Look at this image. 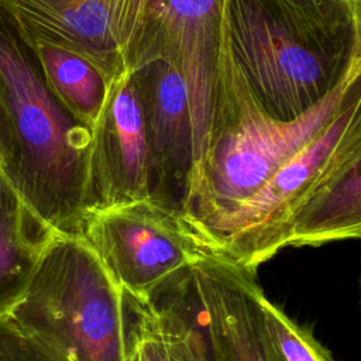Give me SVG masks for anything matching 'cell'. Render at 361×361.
Segmentation results:
<instances>
[{
  "label": "cell",
  "mask_w": 361,
  "mask_h": 361,
  "mask_svg": "<svg viewBox=\"0 0 361 361\" xmlns=\"http://www.w3.org/2000/svg\"><path fill=\"white\" fill-rule=\"evenodd\" d=\"M230 54L261 107L290 121L361 66V0H224Z\"/></svg>",
  "instance_id": "1"
},
{
  "label": "cell",
  "mask_w": 361,
  "mask_h": 361,
  "mask_svg": "<svg viewBox=\"0 0 361 361\" xmlns=\"http://www.w3.org/2000/svg\"><path fill=\"white\" fill-rule=\"evenodd\" d=\"M360 79L361 66L353 69L324 99L299 117L290 121L272 118L237 68L223 21L207 148L189 179L180 206L206 240L324 133L361 90Z\"/></svg>",
  "instance_id": "2"
},
{
  "label": "cell",
  "mask_w": 361,
  "mask_h": 361,
  "mask_svg": "<svg viewBox=\"0 0 361 361\" xmlns=\"http://www.w3.org/2000/svg\"><path fill=\"white\" fill-rule=\"evenodd\" d=\"M92 131L55 100L34 51L0 8V171L49 230L80 234Z\"/></svg>",
  "instance_id": "3"
},
{
  "label": "cell",
  "mask_w": 361,
  "mask_h": 361,
  "mask_svg": "<svg viewBox=\"0 0 361 361\" xmlns=\"http://www.w3.org/2000/svg\"><path fill=\"white\" fill-rule=\"evenodd\" d=\"M10 317L65 361H126L124 292L82 234H49Z\"/></svg>",
  "instance_id": "4"
},
{
  "label": "cell",
  "mask_w": 361,
  "mask_h": 361,
  "mask_svg": "<svg viewBox=\"0 0 361 361\" xmlns=\"http://www.w3.org/2000/svg\"><path fill=\"white\" fill-rule=\"evenodd\" d=\"M360 162L361 90L320 137L209 234L212 251L257 272L286 247L295 217L317 190Z\"/></svg>",
  "instance_id": "5"
},
{
  "label": "cell",
  "mask_w": 361,
  "mask_h": 361,
  "mask_svg": "<svg viewBox=\"0 0 361 361\" xmlns=\"http://www.w3.org/2000/svg\"><path fill=\"white\" fill-rule=\"evenodd\" d=\"M80 234L135 300H157L213 252L179 206L154 197L92 209Z\"/></svg>",
  "instance_id": "6"
},
{
  "label": "cell",
  "mask_w": 361,
  "mask_h": 361,
  "mask_svg": "<svg viewBox=\"0 0 361 361\" xmlns=\"http://www.w3.org/2000/svg\"><path fill=\"white\" fill-rule=\"evenodd\" d=\"M152 0H0L28 47L49 44L97 69L107 86L130 69Z\"/></svg>",
  "instance_id": "7"
},
{
  "label": "cell",
  "mask_w": 361,
  "mask_h": 361,
  "mask_svg": "<svg viewBox=\"0 0 361 361\" xmlns=\"http://www.w3.org/2000/svg\"><path fill=\"white\" fill-rule=\"evenodd\" d=\"M223 8L224 0H152L130 66V71H135L162 61L183 80L193 131L190 176L207 148L223 37Z\"/></svg>",
  "instance_id": "8"
},
{
  "label": "cell",
  "mask_w": 361,
  "mask_h": 361,
  "mask_svg": "<svg viewBox=\"0 0 361 361\" xmlns=\"http://www.w3.org/2000/svg\"><path fill=\"white\" fill-rule=\"evenodd\" d=\"M151 192L144 109L135 76L127 69L109 86L92 130L86 175L87 212L147 199Z\"/></svg>",
  "instance_id": "9"
},
{
  "label": "cell",
  "mask_w": 361,
  "mask_h": 361,
  "mask_svg": "<svg viewBox=\"0 0 361 361\" xmlns=\"http://www.w3.org/2000/svg\"><path fill=\"white\" fill-rule=\"evenodd\" d=\"M188 286L216 361H274L261 320L257 272L214 252L192 267Z\"/></svg>",
  "instance_id": "10"
},
{
  "label": "cell",
  "mask_w": 361,
  "mask_h": 361,
  "mask_svg": "<svg viewBox=\"0 0 361 361\" xmlns=\"http://www.w3.org/2000/svg\"><path fill=\"white\" fill-rule=\"evenodd\" d=\"M145 117L151 197L182 206L193 166V131L185 83L162 61L133 71Z\"/></svg>",
  "instance_id": "11"
},
{
  "label": "cell",
  "mask_w": 361,
  "mask_h": 361,
  "mask_svg": "<svg viewBox=\"0 0 361 361\" xmlns=\"http://www.w3.org/2000/svg\"><path fill=\"white\" fill-rule=\"evenodd\" d=\"M51 233L0 171V319L24 296Z\"/></svg>",
  "instance_id": "12"
},
{
  "label": "cell",
  "mask_w": 361,
  "mask_h": 361,
  "mask_svg": "<svg viewBox=\"0 0 361 361\" xmlns=\"http://www.w3.org/2000/svg\"><path fill=\"white\" fill-rule=\"evenodd\" d=\"M353 165L326 183L295 217L286 247H319L361 235V173Z\"/></svg>",
  "instance_id": "13"
},
{
  "label": "cell",
  "mask_w": 361,
  "mask_h": 361,
  "mask_svg": "<svg viewBox=\"0 0 361 361\" xmlns=\"http://www.w3.org/2000/svg\"><path fill=\"white\" fill-rule=\"evenodd\" d=\"M30 48L51 94L78 124L92 131L109 92L103 76L66 49L49 44H34Z\"/></svg>",
  "instance_id": "14"
},
{
  "label": "cell",
  "mask_w": 361,
  "mask_h": 361,
  "mask_svg": "<svg viewBox=\"0 0 361 361\" xmlns=\"http://www.w3.org/2000/svg\"><path fill=\"white\" fill-rule=\"evenodd\" d=\"M188 276L157 299L162 312L169 348L173 361H216L199 310L190 295Z\"/></svg>",
  "instance_id": "15"
},
{
  "label": "cell",
  "mask_w": 361,
  "mask_h": 361,
  "mask_svg": "<svg viewBox=\"0 0 361 361\" xmlns=\"http://www.w3.org/2000/svg\"><path fill=\"white\" fill-rule=\"evenodd\" d=\"M259 307L264 334L274 361H336L310 327L299 324L265 295L261 298Z\"/></svg>",
  "instance_id": "16"
},
{
  "label": "cell",
  "mask_w": 361,
  "mask_h": 361,
  "mask_svg": "<svg viewBox=\"0 0 361 361\" xmlns=\"http://www.w3.org/2000/svg\"><path fill=\"white\" fill-rule=\"evenodd\" d=\"M126 361H173L162 312L157 300L124 295Z\"/></svg>",
  "instance_id": "17"
},
{
  "label": "cell",
  "mask_w": 361,
  "mask_h": 361,
  "mask_svg": "<svg viewBox=\"0 0 361 361\" xmlns=\"http://www.w3.org/2000/svg\"><path fill=\"white\" fill-rule=\"evenodd\" d=\"M0 361H65L11 317L0 319Z\"/></svg>",
  "instance_id": "18"
}]
</instances>
